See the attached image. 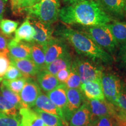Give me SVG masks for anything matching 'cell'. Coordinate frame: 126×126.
Here are the masks:
<instances>
[{"label": "cell", "mask_w": 126, "mask_h": 126, "mask_svg": "<svg viewBox=\"0 0 126 126\" xmlns=\"http://www.w3.org/2000/svg\"><path fill=\"white\" fill-rule=\"evenodd\" d=\"M28 77L23 76L14 80H2L1 81L9 89L17 94H19L26 83Z\"/></svg>", "instance_id": "cell-27"}, {"label": "cell", "mask_w": 126, "mask_h": 126, "mask_svg": "<svg viewBox=\"0 0 126 126\" xmlns=\"http://www.w3.org/2000/svg\"><path fill=\"white\" fill-rule=\"evenodd\" d=\"M18 25L17 21L2 19L0 20V29L4 34L9 36L15 32Z\"/></svg>", "instance_id": "cell-30"}, {"label": "cell", "mask_w": 126, "mask_h": 126, "mask_svg": "<svg viewBox=\"0 0 126 126\" xmlns=\"http://www.w3.org/2000/svg\"><path fill=\"white\" fill-rule=\"evenodd\" d=\"M67 88H78L81 89V86L82 84L81 78L79 76L78 72L76 69L71 64V71L70 75L67 81L64 83Z\"/></svg>", "instance_id": "cell-29"}, {"label": "cell", "mask_w": 126, "mask_h": 126, "mask_svg": "<svg viewBox=\"0 0 126 126\" xmlns=\"http://www.w3.org/2000/svg\"><path fill=\"white\" fill-rule=\"evenodd\" d=\"M11 64L8 53L0 52V78L3 77Z\"/></svg>", "instance_id": "cell-35"}, {"label": "cell", "mask_w": 126, "mask_h": 126, "mask_svg": "<svg viewBox=\"0 0 126 126\" xmlns=\"http://www.w3.org/2000/svg\"><path fill=\"white\" fill-rule=\"evenodd\" d=\"M43 47L45 54V66L58 58L70 54L68 47L62 38L53 37Z\"/></svg>", "instance_id": "cell-7"}, {"label": "cell", "mask_w": 126, "mask_h": 126, "mask_svg": "<svg viewBox=\"0 0 126 126\" xmlns=\"http://www.w3.org/2000/svg\"><path fill=\"white\" fill-rule=\"evenodd\" d=\"M33 110L38 114L43 120L46 126H65V124L59 116L46 113L37 108Z\"/></svg>", "instance_id": "cell-25"}, {"label": "cell", "mask_w": 126, "mask_h": 126, "mask_svg": "<svg viewBox=\"0 0 126 126\" xmlns=\"http://www.w3.org/2000/svg\"><path fill=\"white\" fill-rule=\"evenodd\" d=\"M0 126H22L19 114L8 115L0 111Z\"/></svg>", "instance_id": "cell-28"}, {"label": "cell", "mask_w": 126, "mask_h": 126, "mask_svg": "<svg viewBox=\"0 0 126 126\" xmlns=\"http://www.w3.org/2000/svg\"><path fill=\"white\" fill-rule=\"evenodd\" d=\"M8 48L10 57L16 59H31V43L17 42L13 39L8 43Z\"/></svg>", "instance_id": "cell-12"}, {"label": "cell", "mask_w": 126, "mask_h": 126, "mask_svg": "<svg viewBox=\"0 0 126 126\" xmlns=\"http://www.w3.org/2000/svg\"><path fill=\"white\" fill-rule=\"evenodd\" d=\"M81 89L88 100H105L101 81H91L82 83Z\"/></svg>", "instance_id": "cell-15"}, {"label": "cell", "mask_w": 126, "mask_h": 126, "mask_svg": "<svg viewBox=\"0 0 126 126\" xmlns=\"http://www.w3.org/2000/svg\"><path fill=\"white\" fill-rule=\"evenodd\" d=\"M91 112L87 102L72 113L68 122V126H91Z\"/></svg>", "instance_id": "cell-13"}, {"label": "cell", "mask_w": 126, "mask_h": 126, "mask_svg": "<svg viewBox=\"0 0 126 126\" xmlns=\"http://www.w3.org/2000/svg\"><path fill=\"white\" fill-rule=\"evenodd\" d=\"M60 9L59 0H41L31 7L25 8L22 11L26 12L29 18L51 25L59 18Z\"/></svg>", "instance_id": "cell-3"}, {"label": "cell", "mask_w": 126, "mask_h": 126, "mask_svg": "<svg viewBox=\"0 0 126 126\" xmlns=\"http://www.w3.org/2000/svg\"><path fill=\"white\" fill-rule=\"evenodd\" d=\"M22 126H46L43 120L33 109L21 108L19 111Z\"/></svg>", "instance_id": "cell-19"}, {"label": "cell", "mask_w": 126, "mask_h": 126, "mask_svg": "<svg viewBox=\"0 0 126 126\" xmlns=\"http://www.w3.org/2000/svg\"><path fill=\"white\" fill-rule=\"evenodd\" d=\"M117 114H116V117L119 118V119L126 120V112L122 111L121 110H118L117 109Z\"/></svg>", "instance_id": "cell-41"}, {"label": "cell", "mask_w": 126, "mask_h": 126, "mask_svg": "<svg viewBox=\"0 0 126 126\" xmlns=\"http://www.w3.org/2000/svg\"><path fill=\"white\" fill-rule=\"evenodd\" d=\"M116 120L117 122L118 126H126V120H123L119 119V118L116 117Z\"/></svg>", "instance_id": "cell-43"}, {"label": "cell", "mask_w": 126, "mask_h": 126, "mask_svg": "<svg viewBox=\"0 0 126 126\" xmlns=\"http://www.w3.org/2000/svg\"><path fill=\"white\" fill-rule=\"evenodd\" d=\"M71 71V67L64 68L61 70L57 74L56 77L57 78L58 81L61 83H64L68 78Z\"/></svg>", "instance_id": "cell-37"}, {"label": "cell", "mask_w": 126, "mask_h": 126, "mask_svg": "<svg viewBox=\"0 0 126 126\" xmlns=\"http://www.w3.org/2000/svg\"><path fill=\"white\" fill-rule=\"evenodd\" d=\"M18 109L0 94V111L8 115H18Z\"/></svg>", "instance_id": "cell-31"}, {"label": "cell", "mask_w": 126, "mask_h": 126, "mask_svg": "<svg viewBox=\"0 0 126 126\" xmlns=\"http://www.w3.org/2000/svg\"><path fill=\"white\" fill-rule=\"evenodd\" d=\"M11 1L12 9V10H13V9L15 8V6H16V4L18 0H11Z\"/></svg>", "instance_id": "cell-44"}, {"label": "cell", "mask_w": 126, "mask_h": 126, "mask_svg": "<svg viewBox=\"0 0 126 126\" xmlns=\"http://www.w3.org/2000/svg\"><path fill=\"white\" fill-rule=\"evenodd\" d=\"M72 64L76 69L82 83L91 81H101L102 70L92 63L78 59Z\"/></svg>", "instance_id": "cell-6"}, {"label": "cell", "mask_w": 126, "mask_h": 126, "mask_svg": "<svg viewBox=\"0 0 126 126\" xmlns=\"http://www.w3.org/2000/svg\"><path fill=\"white\" fill-rule=\"evenodd\" d=\"M91 112V122L94 120L103 116H114L117 114V108L106 100H88L87 102Z\"/></svg>", "instance_id": "cell-9"}, {"label": "cell", "mask_w": 126, "mask_h": 126, "mask_svg": "<svg viewBox=\"0 0 126 126\" xmlns=\"http://www.w3.org/2000/svg\"><path fill=\"white\" fill-rule=\"evenodd\" d=\"M101 83L105 97L114 106L124 83L116 75L103 72L102 74Z\"/></svg>", "instance_id": "cell-5"}, {"label": "cell", "mask_w": 126, "mask_h": 126, "mask_svg": "<svg viewBox=\"0 0 126 126\" xmlns=\"http://www.w3.org/2000/svg\"><path fill=\"white\" fill-rule=\"evenodd\" d=\"M91 126H118L117 122L114 116H103L94 120Z\"/></svg>", "instance_id": "cell-32"}, {"label": "cell", "mask_w": 126, "mask_h": 126, "mask_svg": "<svg viewBox=\"0 0 126 126\" xmlns=\"http://www.w3.org/2000/svg\"><path fill=\"white\" fill-rule=\"evenodd\" d=\"M56 33L67 41L78 54L83 55L94 61L105 64L112 63L110 54L94 42L87 34L69 28H60Z\"/></svg>", "instance_id": "cell-2"}, {"label": "cell", "mask_w": 126, "mask_h": 126, "mask_svg": "<svg viewBox=\"0 0 126 126\" xmlns=\"http://www.w3.org/2000/svg\"><path fill=\"white\" fill-rule=\"evenodd\" d=\"M41 0H18L15 8L13 9L14 11H22L25 8L31 7L33 5L38 3Z\"/></svg>", "instance_id": "cell-36"}, {"label": "cell", "mask_w": 126, "mask_h": 126, "mask_svg": "<svg viewBox=\"0 0 126 126\" xmlns=\"http://www.w3.org/2000/svg\"><path fill=\"white\" fill-rule=\"evenodd\" d=\"M0 52L8 53V42L2 35L0 34Z\"/></svg>", "instance_id": "cell-38"}, {"label": "cell", "mask_w": 126, "mask_h": 126, "mask_svg": "<svg viewBox=\"0 0 126 126\" xmlns=\"http://www.w3.org/2000/svg\"><path fill=\"white\" fill-rule=\"evenodd\" d=\"M119 56L120 61L126 67V43L121 45Z\"/></svg>", "instance_id": "cell-39"}, {"label": "cell", "mask_w": 126, "mask_h": 126, "mask_svg": "<svg viewBox=\"0 0 126 126\" xmlns=\"http://www.w3.org/2000/svg\"><path fill=\"white\" fill-rule=\"evenodd\" d=\"M23 77L21 72L13 64L11 63L10 65L4 75L0 78V82L2 80H14Z\"/></svg>", "instance_id": "cell-33"}, {"label": "cell", "mask_w": 126, "mask_h": 126, "mask_svg": "<svg viewBox=\"0 0 126 126\" xmlns=\"http://www.w3.org/2000/svg\"><path fill=\"white\" fill-rule=\"evenodd\" d=\"M31 59L37 65L40 71L44 70L45 67V54L42 46L31 43Z\"/></svg>", "instance_id": "cell-24"}, {"label": "cell", "mask_w": 126, "mask_h": 126, "mask_svg": "<svg viewBox=\"0 0 126 126\" xmlns=\"http://www.w3.org/2000/svg\"><path fill=\"white\" fill-rule=\"evenodd\" d=\"M59 18L67 24L94 26L108 24L113 21L99 1L84 0L68 5L60 9Z\"/></svg>", "instance_id": "cell-1"}, {"label": "cell", "mask_w": 126, "mask_h": 126, "mask_svg": "<svg viewBox=\"0 0 126 126\" xmlns=\"http://www.w3.org/2000/svg\"><path fill=\"white\" fill-rule=\"evenodd\" d=\"M0 93L7 100L15 105L18 110L23 108L19 94L14 92L2 82L0 83Z\"/></svg>", "instance_id": "cell-26"}, {"label": "cell", "mask_w": 126, "mask_h": 126, "mask_svg": "<svg viewBox=\"0 0 126 126\" xmlns=\"http://www.w3.org/2000/svg\"><path fill=\"white\" fill-rule=\"evenodd\" d=\"M35 35V30L28 18L25 20L22 24L15 31L14 39L17 42H26L32 43Z\"/></svg>", "instance_id": "cell-20"}, {"label": "cell", "mask_w": 126, "mask_h": 126, "mask_svg": "<svg viewBox=\"0 0 126 126\" xmlns=\"http://www.w3.org/2000/svg\"><path fill=\"white\" fill-rule=\"evenodd\" d=\"M67 106L63 114L68 123L72 113L83 105L85 99L81 89L78 88H67Z\"/></svg>", "instance_id": "cell-10"}, {"label": "cell", "mask_w": 126, "mask_h": 126, "mask_svg": "<svg viewBox=\"0 0 126 126\" xmlns=\"http://www.w3.org/2000/svg\"><path fill=\"white\" fill-rule=\"evenodd\" d=\"M34 106L36 107L34 108H37L46 113L59 116L63 120L66 126L68 125L62 110L58 108L46 94L41 93L36 99L35 103H34Z\"/></svg>", "instance_id": "cell-14"}, {"label": "cell", "mask_w": 126, "mask_h": 126, "mask_svg": "<svg viewBox=\"0 0 126 126\" xmlns=\"http://www.w3.org/2000/svg\"><path fill=\"white\" fill-rule=\"evenodd\" d=\"M6 4H7V0H0V20L2 19Z\"/></svg>", "instance_id": "cell-40"}, {"label": "cell", "mask_w": 126, "mask_h": 126, "mask_svg": "<svg viewBox=\"0 0 126 126\" xmlns=\"http://www.w3.org/2000/svg\"><path fill=\"white\" fill-rule=\"evenodd\" d=\"M84 1V0H63L64 2L67 4L68 5H71L75 4V3H78L79 2H81V1Z\"/></svg>", "instance_id": "cell-42"}, {"label": "cell", "mask_w": 126, "mask_h": 126, "mask_svg": "<svg viewBox=\"0 0 126 126\" xmlns=\"http://www.w3.org/2000/svg\"><path fill=\"white\" fill-rule=\"evenodd\" d=\"M71 57L70 54H68L58 58L46 65L44 70L53 75H56L60 70L71 67Z\"/></svg>", "instance_id": "cell-22"}, {"label": "cell", "mask_w": 126, "mask_h": 126, "mask_svg": "<svg viewBox=\"0 0 126 126\" xmlns=\"http://www.w3.org/2000/svg\"><path fill=\"white\" fill-rule=\"evenodd\" d=\"M11 63L15 65L20 72L23 76L32 77L37 75L40 70L34 63L30 59H16L10 57Z\"/></svg>", "instance_id": "cell-16"}, {"label": "cell", "mask_w": 126, "mask_h": 126, "mask_svg": "<svg viewBox=\"0 0 126 126\" xmlns=\"http://www.w3.org/2000/svg\"><path fill=\"white\" fill-rule=\"evenodd\" d=\"M41 93V89L38 83L32 77H28L22 90L19 94L23 108H33L36 99Z\"/></svg>", "instance_id": "cell-8"}, {"label": "cell", "mask_w": 126, "mask_h": 126, "mask_svg": "<svg viewBox=\"0 0 126 126\" xmlns=\"http://www.w3.org/2000/svg\"><path fill=\"white\" fill-rule=\"evenodd\" d=\"M125 15H126V8H125Z\"/></svg>", "instance_id": "cell-45"}, {"label": "cell", "mask_w": 126, "mask_h": 126, "mask_svg": "<svg viewBox=\"0 0 126 126\" xmlns=\"http://www.w3.org/2000/svg\"><path fill=\"white\" fill-rule=\"evenodd\" d=\"M108 26L119 45H122L126 43V21L113 20L111 23H108Z\"/></svg>", "instance_id": "cell-23"}, {"label": "cell", "mask_w": 126, "mask_h": 126, "mask_svg": "<svg viewBox=\"0 0 126 126\" xmlns=\"http://www.w3.org/2000/svg\"><path fill=\"white\" fill-rule=\"evenodd\" d=\"M114 106L118 110L126 112V85H123Z\"/></svg>", "instance_id": "cell-34"}, {"label": "cell", "mask_w": 126, "mask_h": 126, "mask_svg": "<svg viewBox=\"0 0 126 126\" xmlns=\"http://www.w3.org/2000/svg\"><path fill=\"white\" fill-rule=\"evenodd\" d=\"M99 1L108 13L117 17L125 15L126 0H99Z\"/></svg>", "instance_id": "cell-21"}, {"label": "cell", "mask_w": 126, "mask_h": 126, "mask_svg": "<svg viewBox=\"0 0 126 126\" xmlns=\"http://www.w3.org/2000/svg\"><path fill=\"white\" fill-rule=\"evenodd\" d=\"M28 18L35 30V35L32 43L38 44L44 46L53 37V30L51 27V25L45 24L34 18Z\"/></svg>", "instance_id": "cell-11"}, {"label": "cell", "mask_w": 126, "mask_h": 126, "mask_svg": "<svg viewBox=\"0 0 126 126\" xmlns=\"http://www.w3.org/2000/svg\"><path fill=\"white\" fill-rule=\"evenodd\" d=\"M36 77L40 89H42L47 93L53 90L61 83L58 81L56 75H53L45 70L40 71Z\"/></svg>", "instance_id": "cell-18"}, {"label": "cell", "mask_w": 126, "mask_h": 126, "mask_svg": "<svg viewBox=\"0 0 126 126\" xmlns=\"http://www.w3.org/2000/svg\"><path fill=\"white\" fill-rule=\"evenodd\" d=\"M82 32L89 36L108 53H113L119 44L115 40L108 24L94 26H84Z\"/></svg>", "instance_id": "cell-4"}, {"label": "cell", "mask_w": 126, "mask_h": 126, "mask_svg": "<svg viewBox=\"0 0 126 126\" xmlns=\"http://www.w3.org/2000/svg\"><path fill=\"white\" fill-rule=\"evenodd\" d=\"M47 96L64 113L67 102V88L65 84L60 83L53 90L47 92Z\"/></svg>", "instance_id": "cell-17"}]
</instances>
